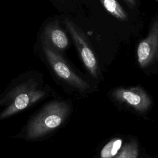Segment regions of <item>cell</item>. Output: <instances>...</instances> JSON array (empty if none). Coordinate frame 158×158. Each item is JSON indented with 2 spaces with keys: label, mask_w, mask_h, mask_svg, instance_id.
<instances>
[{
  "label": "cell",
  "mask_w": 158,
  "mask_h": 158,
  "mask_svg": "<svg viewBox=\"0 0 158 158\" xmlns=\"http://www.w3.org/2000/svg\"><path fill=\"white\" fill-rule=\"evenodd\" d=\"M43 49L52 69L60 78L80 90L89 88V84L76 75L64 59L49 46L46 42L43 43Z\"/></svg>",
  "instance_id": "cell-3"
},
{
  "label": "cell",
  "mask_w": 158,
  "mask_h": 158,
  "mask_svg": "<svg viewBox=\"0 0 158 158\" xmlns=\"http://www.w3.org/2000/svg\"><path fill=\"white\" fill-rule=\"evenodd\" d=\"M158 56V21L155 22L148 36L137 48L138 62L141 67H146Z\"/></svg>",
  "instance_id": "cell-5"
},
{
  "label": "cell",
  "mask_w": 158,
  "mask_h": 158,
  "mask_svg": "<svg viewBox=\"0 0 158 158\" xmlns=\"http://www.w3.org/2000/svg\"><path fill=\"white\" fill-rule=\"evenodd\" d=\"M122 139L114 138L107 143L101 149L100 152L101 158H113L118 152L122 148Z\"/></svg>",
  "instance_id": "cell-9"
},
{
  "label": "cell",
  "mask_w": 158,
  "mask_h": 158,
  "mask_svg": "<svg viewBox=\"0 0 158 158\" xmlns=\"http://www.w3.org/2000/svg\"><path fill=\"white\" fill-rule=\"evenodd\" d=\"M66 28L72 36L80 57L89 73L95 78L98 77V64L96 56L84 32L68 19L64 20Z\"/></svg>",
  "instance_id": "cell-2"
},
{
  "label": "cell",
  "mask_w": 158,
  "mask_h": 158,
  "mask_svg": "<svg viewBox=\"0 0 158 158\" xmlns=\"http://www.w3.org/2000/svg\"><path fill=\"white\" fill-rule=\"evenodd\" d=\"M46 38L59 50L65 49L69 45V39L66 33L56 22L51 23L45 29Z\"/></svg>",
  "instance_id": "cell-7"
},
{
  "label": "cell",
  "mask_w": 158,
  "mask_h": 158,
  "mask_svg": "<svg viewBox=\"0 0 158 158\" xmlns=\"http://www.w3.org/2000/svg\"><path fill=\"white\" fill-rule=\"evenodd\" d=\"M43 95V93L41 91L29 90L22 91L17 95L10 106L2 113L0 118L7 117L25 109L31 104L38 101Z\"/></svg>",
  "instance_id": "cell-6"
},
{
  "label": "cell",
  "mask_w": 158,
  "mask_h": 158,
  "mask_svg": "<svg viewBox=\"0 0 158 158\" xmlns=\"http://www.w3.org/2000/svg\"><path fill=\"white\" fill-rule=\"evenodd\" d=\"M130 6L135 7L136 5V0H124Z\"/></svg>",
  "instance_id": "cell-11"
},
{
  "label": "cell",
  "mask_w": 158,
  "mask_h": 158,
  "mask_svg": "<svg viewBox=\"0 0 158 158\" xmlns=\"http://www.w3.org/2000/svg\"><path fill=\"white\" fill-rule=\"evenodd\" d=\"M70 107L65 102L55 101L48 104L31 122L27 129L28 138H36L57 128L67 117Z\"/></svg>",
  "instance_id": "cell-1"
},
{
  "label": "cell",
  "mask_w": 158,
  "mask_h": 158,
  "mask_svg": "<svg viewBox=\"0 0 158 158\" xmlns=\"http://www.w3.org/2000/svg\"><path fill=\"white\" fill-rule=\"evenodd\" d=\"M138 146L137 142L131 141L125 144L114 158H138Z\"/></svg>",
  "instance_id": "cell-10"
},
{
  "label": "cell",
  "mask_w": 158,
  "mask_h": 158,
  "mask_svg": "<svg viewBox=\"0 0 158 158\" xmlns=\"http://www.w3.org/2000/svg\"><path fill=\"white\" fill-rule=\"evenodd\" d=\"M112 96L119 102L125 103L138 112L146 111L151 104L150 98L140 87L118 88L113 91Z\"/></svg>",
  "instance_id": "cell-4"
},
{
  "label": "cell",
  "mask_w": 158,
  "mask_h": 158,
  "mask_svg": "<svg viewBox=\"0 0 158 158\" xmlns=\"http://www.w3.org/2000/svg\"><path fill=\"white\" fill-rule=\"evenodd\" d=\"M104 9L112 16L120 20H127L128 14L117 0H99Z\"/></svg>",
  "instance_id": "cell-8"
},
{
  "label": "cell",
  "mask_w": 158,
  "mask_h": 158,
  "mask_svg": "<svg viewBox=\"0 0 158 158\" xmlns=\"http://www.w3.org/2000/svg\"><path fill=\"white\" fill-rule=\"evenodd\" d=\"M157 1H158V0H157Z\"/></svg>",
  "instance_id": "cell-12"
}]
</instances>
